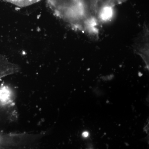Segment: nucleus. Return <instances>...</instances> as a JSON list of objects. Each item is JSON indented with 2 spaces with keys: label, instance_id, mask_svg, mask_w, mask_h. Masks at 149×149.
I'll return each mask as SVG.
<instances>
[{
  "label": "nucleus",
  "instance_id": "f03ea898",
  "mask_svg": "<svg viewBox=\"0 0 149 149\" xmlns=\"http://www.w3.org/2000/svg\"><path fill=\"white\" fill-rule=\"evenodd\" d=\"M12 97L11 91L8 89H4L0 91V99L3 102H10Z\"/></svg>",
  "mask_w": 149,
  "mask_h": 149
},
{
  "label": "nucleus",
  "instance_id": "f257e3e1",
  "mask_svg": "<svg viewBox=\"0 0 149 149\" xmlns=\"http://www.w3.org/2000/svg\"><path fill=\"white\" fill-rule=\"evenodd\" d=\"M19 7L24 8L32 5L43 0H3Z\"/></svg>",
  "mask_w": 149,
  "mask_h": 149
},
{
  "label": "nucleus",
  "instance_id": "7ed1b4c3",
  "mask_svg": "<svg viewBox=\"0 0 149 149\" xmlns=\"http://www.w3.org/2000/svg\"><path fill=\"white\" fill-rule=\"evenodd\" d=\"M88 136H89V133L88 132H84L83 133V136L84 138H86V137H88Z\"/></svg>",
  "mask_w": 149,
  "mask_h": 149
}]
</instances>
